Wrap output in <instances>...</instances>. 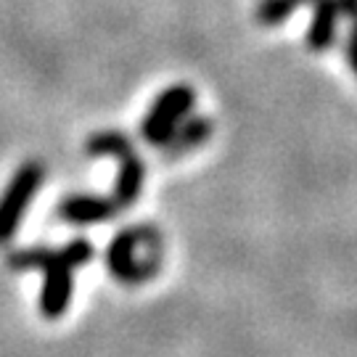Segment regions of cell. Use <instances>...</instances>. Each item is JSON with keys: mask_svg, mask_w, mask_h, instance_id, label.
<instances>
[{"mask_svg": "<svg viewBox=\"0 0 357 357\" xmlns=\"http://www.w3.org/2000/svg\"><path fill=\"white\" fill-rule=\"evenodd\" d=\"M90 259H93V246L88 238H72L61 249H51V246L19 249V252L8 255V268L19 270V273L40 270L45 275L43 291H40V312H43V318L56 320L66 312L72 291H75L72 273L88 265Z\"/></svg>", "mask_w": 357, "mask_h": 357, "instance_id": "obj_1", "label": "cell"}, {"mask_svg": "<svg viewBox=\"0 0 357 357\" xmlns=\"http://www.w3.org/2000/svg\"><path fill=\"white\" fill-rule=\"evenodd\" d=\"M156 243H159V233L151 225L119 230L109 243V252H106L109 273L116 281L128 283V286L146 283L162 268L159 249H149Z\"/></svg>", "mask_w": 357, "mask_h": 357, "instance_id": "obj_2", "label": "cell"}, {"mask_svg": "<svg viewBox=\"0 0 357 357\" xmlns=\"http://www.w3.org/2000/svg\"><path fill=\"white\" fill-rule=\"evenodd\" d=\"M193 103H196V90L191 85H169L156 96V101L151 103L149 114L143 116L141 122V138L149 146L159 149L162 143L175 132L180 122L191 114Z\"/></svg>", "mask_w": 357, "mask_h": 357, "instance_id": "obj_3", "label": "cell"}, {"mask_svg": "<svg viewBox=\"0 0 357 357\" xmlns=\"http://www.w3.org/2000/svg\"><path fill=\"white\" fill-rule=\"evenodd\" d=\"M45 180V165L38 159H29L11 175L6 191L0 196V246L8 243L22 225L29 202L35 199Z\"/></svg>", "mask_w": 357, "mask_h": 357, "instance_id": "obj_4", "label": "cell"}, {"mask_svg": "<svg viewBox=\"0 0 357 357\" xmlns=\"http://www.w3.org/2000/svg\"><path fill=\"white\" fill-rule=\"evenodd\" d=\"M122 209L112 196H90V193H77L64 196L61 204L56 206V215L69 225H93V222H106Z\"/></svg>", "mask_w": 357, "mask_h": 357, "instance_id": "obj_5", "label": "cell"}, {"mask_svg": "<svg viewBox=\"0 0 357 357\" xmlns=\"http://www.w3.org/2000/svg\"><path fill=\"white\" fill-rule=\"evenodd\" d=\"M212 119L209 116H185L183 122H180L175 132L167 138L162 146H159V151L165 153L167 162H175L178 156L183 153L193 151V149H199V146H204L209 141V135H212Z\"/></svg>", "mask_w": 357, "mask_h": 357, "instance_id": "obj_6", "label": "cell"}, {"mask_svg": "<svg viewBox=\"0 0 357 357\" xmlns=\"http://www.w3.org/2000/svg\"><path fill=\"white\" fill-rule=\"evenodd\" d=\"M116 165H119V172H116V183L114 191H112V199H114L119 209H128L138 202V196L143 191V180H146V165L143 159L135 153V149H128L116 156Z\"/></svg>", "mask_w": 357, "mask_h": 357, "instance_id": "obj_7", "label": "cell"}, {"mask_svg": "<svg viewBox=\"0 0 357 357\" xmlns=\"http://www.w3.org/2000/svg\"><path fill=\"white\" fill-rule=\"evenodd\" d=\"M342 11L339 0H312V19L307 26L305 43L310 51L323 53L328 51L336 40V26H339Z\"/></svg>", "mask_w": 357, "mask_h": 357, "instance_id": "obj_8", "label": "cell"}, {"mask_svg": "<svg viewBox=\"0 0 357 357\" xmlns=\"http://www.w3.org/2000/svg\"><path fill=\"white\" fill-rule=\"evenodd\" d=\"M132 149L125 132H116V130H101V132H93L88 141H85V153L88 156H119L122 151Z\"/></svg>", "mask_w": 357, "mask_h": 357, "instance_id": "obj_9", "label": "cell"}, {"mask_svg": "<svg viewBox=\"0 0 357 357\" xmlns=\"http://www.w3.org/2000/svg\"><path fill=\"white\" fill-rule=\"evenodd\" d=\"M310 3L312 0H259L255 16L262 26H275L281 24V22H286L302 6H310Z\"/></svg>", "mask_w": 357, "mask_h": 357, "instance_id": "obj_10", "label": "cell"}, {"mask_svg": "<svg viewBox=\"0 0 357 357\" xmlns=\"http://www.w3.org/2000/svg\"><path fill=\"white\" fill-rule=\"evenodd\" d=\"M344 59L352 75L357 77V19L349 22V35H347V45H344Z\"/></svg>", "mask_w": 357, "mask_h": 357, "instance_id": "obj_11", "label": "cell"}, {"mask_svg": "<svg viewBox=\"0 0 357 357\" xmlns=\"http://www.w3.org/2000/svg\"><path fill=\"white\" fill-rule=\"evenodd\" d=\"M339 11H342V16H347L349 22L357 19V0H339Z\"/></svg>", "mask_w": 357, "mask_h": 357, "instance_id": "obj_12", "label": "cell"}]
</instances>
